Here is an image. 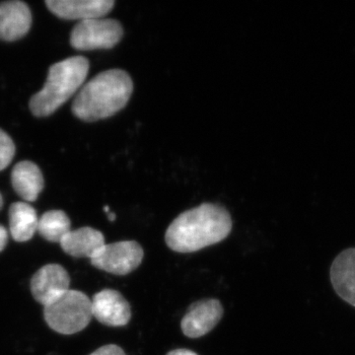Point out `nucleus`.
Returning <instances> with one entry per match:
<instances>
[{
	"mask_svg": "<svg viewBox=\"0 0 355 355\" xmlns=\"http://www.w3.org/2000/svg\"><path fill=\"white\" fill-rule=\"evenodd\" d=\"M108 214L110 220L114 221V219H116V216H114V214H113V212L109 211L108 214Z\"/></svg>",
	"mask_w": 355,
	"mask_h": 355,
	"instance_id": "obj_21",
	"label": "nucleus"
},
{
	"mask_svg": "<svg viewBox=\"0 0 355 355\" xmlns=\"http://www.w3.org/2000/svg\"><path fill=\"white\" fill-rule=\"evenodd\" d=\"M123 36L119 21L96 18L79 22L70 35V44L78 51L109 50L120 43Z\"/></svg>",
	"mask_w": 355,
	"mask_h": 355,
	"instance_id": "obj_5",
	"label": "nucleus"
},
{
	"mask_svg": "<svg viewBox=\"0 0 355 355\" xmlns=\"http://www.w3.org/2000/svg\"><path fill=\"white\" fill-rule=\"evenodd\" d=\"M44 317L51 330L62 335H73L83 331L90 323L92 303L83 292L69 289L44 306Z\"/></svg>",
	"mask_w": 355,
	"mask_h": 355,
	"instance_id": "obj_4",
	"label": "nucleus"
},
{
	"mask_svg": "<svg viewBox=\"0 0 355 355\" xmlns=\"http://www.w3.org/2000/svg\"><path fill=\"white\" fill-rule=\"evenodd\" d=\"M89 355H127L121 347L116 345H107L99 347L94 352Z\"/></svg>",
	"mask_w": 355,
	"mask_h": 355,
	"instance_id": "obj_18",
	"label": "nucleus"
},
{
	"mask_svg": "<svg viewBox=\"0 0 355 355\" xmlns=\"http://www.w3.org/2000/svg\"><path fill=\"white\" fill-rule=\"evenodd\" d=\"M70 230L71 222L62 210H50L39 219L38 232L46 241L60 243Z\"/></svg>",
	"mask_w": 355,
	"mask_h": 355,
	"instance_id": "obj_16",
	"label": "nucleus"
},
{
	"mask_svg": "<svg viewBox=\"0 0 355 355\" xmlns=\"http://www.w3.org/2000/svg\"><path fill=\"white\" fill-rule=\"evenodd\" d=\"M92 315L109 327L127 326L132 319V308L123 294L114 289H103L93 296Z\"/></svg>",
	"mask_w": 355,
	"mask_h": 355,
	"instance_id": "obj_9",
	"label": "nucleus"
},
{
	"mask_svg": "<svg viewBox=\"0 0 355 355\" xmlns=\"http://www.w3.org/2000/svg\"><path fill=\"white\" fill-rule=\"evenodd\" d=\"M15 155L13 140L3 130H0V171L10 164Z\"/></svg>",
	"mask_w": 355,
	"mask_h": 355,
	"instance_id": "obj_17",
	"label": "nucleus"
},
{
	"mask_svg": "<svg viewBox=\"0 0 355 355\" xmlns=\"http://www.w3.org/2000/svg\"><path fill=\"white\" fill-rule=\"evenodd\" d=\"M88 70L89 62L84 57L67 58L51 65L43 89L30 100L33 114L48 116L55 113L83 86Z\"/></svg>",
	"mask_w": 355,
	"mask_h": 355,
	"instance_id": "obj_3",
	"label": "nucleus"
},
{
	"mask_svg": "<svg viewBox=\"0 0 355 355\" xmlns=\"http://www.w3.org/2000/svg\"><path fill=\"white\" fill-rule=\"evenodd\" d=\"M7 242H8V233L4 226L0 225V252L6 249Z\"/></svg>",
	"mask_w": 355,
	"mask_h": 355,
	"instance_id": "obj_19",
	"label": "nucleus"
},
{
	"mask_svg": "<svg viewBox=\"0 0 355 355\" xmlns=\"http://www.w3.org/2000/svg\"><path fill=\"white\" fill-rule=\"evenodd\" d=\"M166 355H198V354H196L195 352H193V350L190 349H178L171 350V352H168Z\"/></svg>",
	"mask_w": 355,
	"mask_h": 355,
	"instance_id": "obj_20",
	"label": "nucleus"
},
{
	"mask_svg": "<svg viewBox=\"0 0 355 355\" xmlns=\"http://www.w3.org/2000/svg\"><path fill=\"white\" fill-rule=\"evenodd\" d=\"M132 92V77L127 71L106 70L81 88L72 104V113L89 123L104 120L125 108Z\"/></svg>",
	"mask_w": 355,
	"mask_h": 355,
	"instance_id": "obj_2",
	"label": "nucleus"
},
{
	"mask_svg": "<svg viewBox=\"0 0 355 355\" xmlns=\"http://www.w3.org/2000/svg\"><path fill=\"white\" fill-rule=\"evenodd\" d=\"M223 313V306L217 299L197 301L189 307L182 319V331L190 338H202L216 328Z\"/></svg>",
	"mask_w": 355,
	"mask_h": 355,
	"instance_id": "obj_7",
	"label": "nucleus"
},
{
	"mask_svg": "<svg viewBox=\"0 0 355 355\" xmlns=\"http://www.w3.org/2000/svg\"><path fill=\"white\" fill-rule=\"evenodd\" d=\"M39 218L32 205L14 202L9 209V226L11 236L16 242H27L38 231Z\"/></svg>",
	"mask_w": 355,
	"mask_h": 355,
	"instance_id": "obj_15",
	"label": "nucleus"
},
{
	"mask_svg": "<svg viewBox=\"0 0 355 355\" xmlns=\"http://www.w3.org/2000/svg\"><path fill=\"white\" fill-rule=\"evenodd\" d=\"M331 282L336 294L355 307V248L338 254L331 263Z\"/></svg>",
	"mask_w": 355,
	"mask_h": 355,
	"instance_id": "obj_12",
	"label": "nucleus"
},
{
	"mask_svg": "<svg viewBox=\"0 0 355 355\" xmlns=\"http://www.w3.org/2000/svg\"><path fill=\"white\" fill-rule=\"evenodd\" d=\"M232 226V218L225 207L202 203L172 221L166 231L165 242L177 253H193L223 241Z\"/></svg>",
	"mask_w": 355,
	"mask_h": 355,
	"instance_id": "obj_1",
	"label": "nucleus"
},
{
	"mask_svg": "<svg viewBox=\"0 0 355 355\" xmlns=\"http://www.w3.org/2000/svg\"><path fill=\"white\" fill-rule=\"evenodd\" d=\"M144 251L137 241L106 244L96 254L91 263L98 270L114 275H127L141 265Z\"/></svg>",
	"mask_w": 355,
	"mask_h": 355,
	"instance_id": "obj_6",
	"label": "nucleus"
},
{
	"mask_svg": "<svg viewBox=\"0 0 355 355\" xmlns=\"http://www.w3.org/2000/svg\"><path fill=\"white\" fill-rule=\"evenodd\" d=\"M14 190L27 202H35L44 189V177L38 166L31 161L16 164L11 173Z\"/></svg>",
	"mask_w": 355,
	"mask_h": 355,
	"instance_id": "obj_14",
	"label": "nucleus"
},
{
	"mask_svg": "<svg viewBox=\"0 0 355 355\" xmlns=\"http://www.w3.org/2000/svg\"><path fill=\"white\" fill-rule=\"evenodd\" d=\"M32 24L29 6L13 0L0 3V39L13 42L23 38Z\"/></svg>",
	"mask_w": 355,
	"mask_h": 355,
	"instance_id": "obj_11",
	"label": "nucleus"
},
{
	"mask_svg": "<svg viewBox=\"0 0 355 355\" xmlns=\"http://www.w3.org/2000/svg\"><path fill=\"white\" fill-rule=\"evenodd\" d=\"M70 277L64 266L49 263L33 275L31 292L37 302L44 306L69 291Z\"/></svg>",
	"mask_w": 355,
	"mask_h": 355,
	"instance_id": "obj_8",
	"label": "nucleus"
},
{
	"mask_svg": "<svg viewBox=\"0 0 355 355\" xmlns=\"http://www.w3.org/2000/svg\"><path fill=\"white\" fill-rule=\"evenodd\" d=\"M2 205H3V200H2L1 195H0V209H1Z\"/></svg>",
	"mask_w": 355,
	"mask_h": 355,
	"instance_id": "obj_22",
	"label": "nucleus"
},
{
	"mask_svg": "<svg viewBox=\"0 0 355 355\" xmlns=\"http://www.w3.org/2000/svg\"><path fill=\"white\" fill-rule=\"evenodd\" d=\"M114 0H46L51 12L65 20L85 21L103 18L113 10Z\"/></svg>",
	"mask_w": 355,
	"mask_h": 355,
	"instance_id": "obj_10",
	"label": "nucleus"
},
{
	"mask_svg": "<svg viewBox=\"0 0 355 355\" xmlns=\"http://www.w3.org/2000/svg\"><path fill=\"white\" fill-rule=\"evenodd\" d=\"M60 244L64 253L69 256L88 258L90 260L106 245L103 233L91 227L70 230Z\"/></svg>",
	"mask_w": 355,
	"mask_h": 355,
	"instance_id": "obj_13",
	"label": "nucleus"
}]
</instances>
